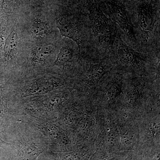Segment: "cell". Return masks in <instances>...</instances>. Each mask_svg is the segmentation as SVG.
<instances>
[{"label":"cell","instance_id":"1","mask_svg":"<svg viewBox=\"0 0 160 160\" xmlns=\"http://www.w3.org/2000/svg\"><path fill=\"white\" fill-rule=\"evenodd\" d=\"M92 29L101 47L105 49L112 48L116 37V29L108 18L102 13L97 14L93 20Z\"/></svg>","mask_w":160,"mask_h":160},{"label":"cell","instance_id":"2","mask_svg":"<svg viewBox=\"0 0 160 160\" xmlns=\"http://www.w3.org/2000/svg\"><path fill=\"white\" fill-rule=\"evenodd\" d=\"M109 6L112 19L120 26L129 39L138 42L134 26L126 10L114 0H106Z\"/></svg>","mask_w":160,"mask_h":160},{"label":"cell","instance_id":"3","mask_svg":"<svg viewBox=\"0 0 160 160\" xmlns=\"http://www.w3.org/2000/svg\"><path fill=\"white\" fill-rule=\"evenodd\" d=\"M156 10L151 2L143 3L138 11V25L142 32V38L148 41L156 22Z\"/></svg>","mask_w":160,"mask_h":160},{"label":"cell","instance_id":"4","mask_svg":"<svg viewBox=\"0 0 160 160\" xmlns=\"http://www.w3.org/2000/svg\"><path fill=\"white\" fill-rule=\"evenodd\" d=\"M118 54L120 62L126 66H143L147 61L144 54L135 51L122 40L119 43Z\"/></svg>","mask_w":160,"mask_h":160},{"label":"cell","instance_id":"5","mask_svg":"<svg viewBox=\"0 0 160 160\" xmlns=\"http://www.w3.org/2000/svg\"><path fill=\"white\" fill-rule=\"evenodd\" d=\"M56 26L61 35L74 41L80 48L82 40L77 29L67 18L61 17L56 20Z\"/></svg>","mask_w":160,"mask_h":160},{"label":"cell","instance_id":"6","mask_svg":"<svg viewBox=\"0 0 160 160\" xmlns=\"http://www.w3.org/2000/svg\"><path fill=\"white\" fill-rule=\"evenodd\" d=\"M57 83L51 80L40 79L30 83L25 89L27 95L43 94L52 91L58 86Z\"/></svg>","mask_w":160,"mask_h":160},{"label":"cell","instance_id":"7","mask_svg":"<svg viewBox=\"0 0 160 160\" xmlns=\"http://www.w3.org/2000/svg\"><path fill=\"white\" fill-rule=\"evenodd\" d=\"M53 49L54 46L51 43L42 44L36 46L32 50V62L35 65L43 62L51 54Z\"/></svg>","mask_w":160,"mask_h":160},{"label":"cell","instance_id":"8","mask_svg":"<svg viewBox=\"0 0 160 160\" xmlns=\"http://www.w3.org/2000/svg\"><path fill=\"white\" fill-rule=\"evenodd\" d=\"M106 68V63L102 62L92 66L86 77L87 84L90 86L94 85L102 76Z\"/></svg>","mask_w":160,"mask_h":160},{"label":"cell","instance_id":"9","mask_svg":"<svg viewBox=\"0 0 160 160\" xmlns=\"http://www.w3.org/2000/svg\"><path fill=\"white\" fill-rule=\"evenodd\" d=\"M18 43V34L16 31L13 30L5 40L2 53L4 58H9L14 54L17 47Z\"/></svg>","mask_w":160,"mask_h":160},{"label":"cell","instance_id":"10","mask_svg":"<svg viewBox=\"0 0 160 160\" xmlns=\"http://www.w3.org/2000/svg\"><path fill=\"white\" fill-rule=\"evenodd\" d=\"M31 32L36 37H45L50 32L49 25L44 21L39 19L35 20L31 26Z\"/></svg>","mask_w":160,"mask_h":160},{"label":"cell","instance_id":"11","mask_svg":"<svg viewBox=\"0 0 160 160\" xmlns=\"http://www.w3.org/2000/svg\"><path fill=\"white\" fill-rule=\"evenodd\" d=\"M40 153L39 149L33 145L22 146L20 149V160H36Z\"/></svg>","mask_w":160,"mask_h":160},{"label":"cell","instance_id":"12","mask_svg":"<svg viewBox=\"0 0 160 160\" xmlns=\"http://www.w3.org/2000/svg\"><path fill=\"white\" fill-rule=\"evenodd\" d=\"M74 55L73 50L69 46H65L60 49L54 65L58 66H64L67 65L72 59Z\"/></svg>","mask_w":160,"mask_h":160},{"label":"cell","instance_id":"13","mask_svg":"<svg viewBox=\"0 0 160 160\" xmlns=\"http://www.w3.org/2000/svg\"><path fill=\"white\" fill-rule=\"evenodd\" d=\"M4 29L0 27V56L3 53V48L5 40L4 37Z\"/></svg>","mask_w":160,"mask_h":160},{"label":"cell","instance_id":"14","mask_svg":"<svg viewBox=\"0 0 160 160\" xmlns=\"http://www.w3.org/2000/svg\"><path fill=\"white\" fill-rule=\"evenodd\" d=\"M8 0H0V18L6 12Z\"/></svg>","mask_w":160,"mask_h":160},{"label":"cell","instance_id":"15","mask_svg":"<svg viewBox=\"0 0 160 160\" xmlns=\"http://www.w3.org/2000/svg\"><path fill=\"white\" fill-rule=\"evenodd\" d=\"M4 111H5V108H4L2 100H1V98H0V118L3 115Z\"/></svg>","mask_w":160,"mask_h":160},{"label":"cell","instance_id":"16","mask_svg":"<svg viewBox=\"0 0 160 160\" xmlns=\"http://www.w3.org/2000/svg\"><path fill=\"white\" fill-rule=\"evenodd\" d=\"M9 144L4 142V141H2L1 138H0V147H2V148H5L6 146H7V145H9Z\"/></svg>","mask_w":160,"mask_h":160}]
</instances>
